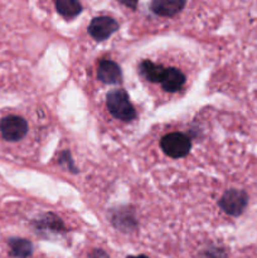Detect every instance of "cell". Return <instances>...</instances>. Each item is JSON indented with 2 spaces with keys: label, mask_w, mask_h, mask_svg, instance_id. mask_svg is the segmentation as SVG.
<instances>
[{
  "label": "cell",
  "mask_w": 257,
  "mask_h": 258,
  "mask_svg": "<svg viewBox=\"0 0 257 258\" xmlns=\"http://www.w3.org/2000/svg\"><path fill=\"white\" fill-rule=\"evenodd\" d=\"M97 77L101 82L107 83V85H116L121 82L122 73L117 63L110 59H102L98 63Z\"/></svg>",
  "instance_id": "cell-6"
},
{
  "label": "cell",
  "mask_w": 257,
  "mask_h": 258,
  "mask_svg": "<svg viewBox=\"0 0 257 258\" xmlns=\"http://www.w3.org/2000/svg\"><path fill=\"white\" fill-rule=\"evenodd\" d=\"M59 163L62 164V165H65V168L68 169V170L75 171V173L77 171V169H76L75 164H73V161H72V159H71L70 151H65V153L60 154Z\"/></svg>",
  "instance_id": "cell-14"
},
{
  "label": "cell",
  "mask_w": 257,
  "mask_h": 258,
  "mask_svg": "<svg viewBox=\"0 0 257 258\" xmlns=\"http://www.w3.org/2000/svg\"><path fill=\"white\" fill-rule=\"evenodd\" d=\"M185 5V0H153L151 9L160 17H174L181 12Z\"/></svg>",
  "instance_id": "cell-7"
},
{
  "label": "cell",
  "mask_w": 257,
  "mask_h": 258,
  "mask_svg": "<svg viewBox=\"0 0 257 258\" xmlns=\"http://www.w3.org/2000/svg\"><path fill=\"white\" fill-rule=\"evenodd\" d=\"M111 222L113 226L123 232H128L136 228V219L134 212L128 208H118L111 216Z\"/></svg>",
  "instance_id": "cell-8"
},
{
  "label": "cell",
  "mask_w": 257,
  "mask_h": 258,
  "mask_svg": "<svg viewBox=\"0 0 257 258\" xmlns=\"http://www.w3.org/2000/svg\"><path fill=\"white\" fill-rule=\"evenodd\" d=\"M0 133L7 141L22 140L28 133V123L20 116H7L0 121Z\"/></svg>",
  "instance_id": "cell-4"
},
{
  "label": "cell",
  "mask_w": 257,
  "mask_h": 258,
  "mask_svg": "<svg viewBox=\"0 0 257 258\" xmlns=\"http://www.w3.org/2000/svg\"><path fill=\"white\" fill-rule=\"evenodd\" d=\"M160 146L166 155L173 159H179L188 155L191 149V141L184 134L171 133L163 136Z\"/></svg>",
  "instance_id": "cell-2"
},
{
  "label": "cell",
  "mask_w": 257,
  "mask_h": 258,
  "mask_svg": "<svg viewBox=\"0 0 257 258\" xmlns=\"http://www.w3.org/2000/svg\"><path fill=\"white\" fill-rule=\"evenodd\" d=\"M117 29L118 23L113 18L102 15V17H97L92 19L90 27H88V33H90L93 39L101 42V40L110 38Z\"/></svg>",
  "instance_id": "cell-5"
},
{
  "label": "cell",
  "mask_w": 257,
  "mask_h": 258,
  "mask_svg": "<svg viewBox=\"0 0 257 258\" xmlns=\"http://www.w3.org/2000/svg\"><path fill=\"white\" fill-rule=\"evenodd\" d=\"M118 2H120L121 4L125 5V7L131 8V9H135L136 5H138L139 0H118Z\"/></svg>",
  "instance_id": "cell-16"
},
{
  "label": "cell",
  "mask_w": 257,
  "mask_h": 258,
  "mask_svg": "<svg viewBox=\"0 0 257 258\" xmlns=\"http://www.w3.org/2000/svg\"><path fill=\"white\" fill-rule=\"evenodd\" d=\"M202 258H227L226 253L219 248H211L203 253Z\"/></svg>",
  "instance_id": "cell-15"
},
{
  "label": "cell",
  "mask_w": 257,
  "mask_h": 258,
  "mask_svg": "<svg viewBox=\"0 0 257 258\" xmlns=\"http://www.w3.org/2000/svg\"><path fill=\"white\" fill-rule=\"evenodd\" d=\"M10 252L13 256L19 258H27L32 254L33 246L29 241L23 238H12L9 241Z\"/></svg>",
  "instance_id": "cell-13"
},
{
  "label": "cell",
  "mask_w": 257,
  "mask_h": 258,
  "mask_svg": "<svg viewBox=\"0 0 257 258\" xmlns=\"http://www.w3.org/2000/svg\"><path fill=\"white\" fill-rule=\"evenodd\" d=\"M55 9L66 19H73L82 12V5L78 0H55Z\"/></svg>",
  "instance_id": "cell-11"
},
{
  "label": "cell",
  "mask_w": 257,
  "mask_h": 258,
  "mask_svg": "<svg viewBox=\"0 0 257 258\" xmlns=\"http://www.w3.org/2000/svg\"><path fill=\"white\" fill-rule=\"evenodd\" d=\"M140 72L150 82L161 83L164 80V76H165L166 68L160 64H156L151 60H143L140 63Z\"/></svg>",
  "instance_id": "cell-10"
},
{
  "label": "cell",
  "mask_w": 257,
  "mask_h": 258,
  "mask_svg": "<svg viewBox=\"0 0 257 258\" xmlns=\"http://www.w3.org/2000/svg\"><path fill=\"white\" fill-rule=\"evenodd\" d=\"M35 226H37V229H40V231H45V229H49L52 232L65 231L63 222L57 216L50 213L44 214L42 218L35 221Z\"/></svg>",
  "instance_id": "cell-12"
},
{
  "label": "cell",
  "mask_w": 257,
  "mask_h": 258,
  "mask_svg": "<svg viewBox=\"0 0 257 258\" xmlns=\"http://www.w3.org/2000/svg\"><path fill=\"white\" fill-rule=\"evenodd\" d=\"M184 83H185V76L180 70L174 67L166 68L165 76L161 82L163 90L168 91V92H178L179 90H181Z\"/></svg>",
  "instance_id": "cell-9"
},
{
  "label": "cell",
  "mask_w": 257,
  "mask_h": 258,
  "mask_svg": "<svg viewBox=\"0 0 257 258\" xmlns=\"http://www.w3.org/2000/svg\"><path fill=\"white\" fill-rule=\"evenodd\" d=\"M128 258H148V257H145V256H138V257H128Z\"/></svg>",
  "instance_id": "cell-18"
},
{
  "label": "cell",
  "mask_w": 257,
  "mask_h": 258,
  "mask_svg": "<svg viewBox=\"0 0 257 258\" xmlns=\"http://www.w3.org/2000/svg\"><path fill=\"white\" fill-rule=\"evenodd\" d=\"M91 258H108V256L105 252L101 251V249H95V251L91 253Z\"/></svg>",
  "instance_id": "cell-17"
},
{
  "label": "cell",
  "mask_w": 257,
  "mask_h": 258,
  "mask_svg": "<svg viewBox=\"0 0 257 258\" xmlns=\"http://www.w3.org/2000/svg\"><path fill=\"white\" fill-rule=\"evenodd\" d=\"M247 203H248V197L244 191L229 189L223 194L221 201L218 202V206L221 207L222 211L226 212L229 216L237 217L243 213Z\"/></svg>",
  "instance_id": "cell-3"
},
{
  "label": "cell",
  "mask_w": 257,
  "mask_h": 258,
  "mask_svg": "<svg viewBox=\"0 0 257 258\" xmlns=\"http://www.w3.org/2000/svg\"><path fill=\"white\" fill-rule=\"evenodd\" d=\"M106 106L111 115L121 121H131L136 117L135 108L123 90L110 91L106 97Z\"/></svg>",
  "instance_id": "cell-1"
}]
</instances>
